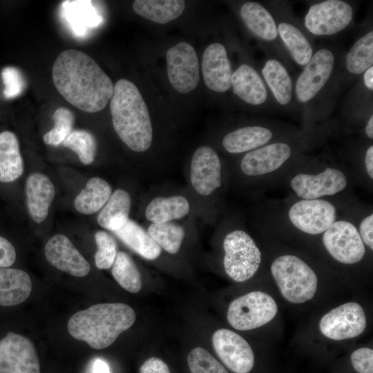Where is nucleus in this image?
I'll list each match as a JSON object with an SVG mask.
<instances>
[{
  "label": "nucleus",
  "mask_w": 373,
  "mask_h": 373,
  "mask_svg": "<svg viewBox=\"0 0 373 373\" xmlns=\"http://www.w3.org/2000/svg\"><path fill=\"white\" fill-rule=\"evenodd\" d=\"M44 254L50 264L72 276L84 277L90 272L89 263L62 234H55L47 241Z\"/></svg>",
  "instance_id": "obj_23"
},
{
  "label": "nucleus",
  "mask_w": 373,
  "mask_h": 373,
  "mask_svg": "<svg viewBox=\"0 0 373 373\" xmlns=\"http://www.w3.org/2000/svg\"><path fill=\"white\" fill-rule=\"evenodd\" d=\"M148 233L161 248L171 254L179 251L185 235L182 227L171 222L152 223Z\"/></svg>",
  "instance_id": "obj_36"
},
{
  "label": "nucleus",
  "mask_w": 373,
  "mask_h": 373,
  "mask_svg": "<svg viewBox=\"0 0 373 373\" xmlns=\"http://www.w3.org/2000/svg\"><path fill=\"white\" fill-rule=\"evenodd\" d=\"M52 119L55 122L54 126L44 134L43 140L46 144L58 146L63 143L73 131L75 116L69 109L60 107L55 111Z\"/></svg>",
  "instance_id": "obj_38"
},
{
  "label": "nucleus",
  "mask_w": 373,
  "mask_h": 373,
  "mask_svg": "<svg viewBox=\"0 0 373 373\" xmlns=\"http://www.w3.org/2000/svg\"><path fill=\"white\" fill-rule=\"evenodd\" d=\"M189 210V203L183 196L156 197L146 207L145 216L152 223L161 224L182 218Z\"/></svg>",
  "instance_id": "obj_32"
},
{
  "label": "nucleus",
  "mask_w": 373,
  "mask_h": 373,
  "mask_svg": "<svg viewBox=\"0 0 373 373\" xmlns=\"http://www.w3.org/2000/svg\"><path fill=\"white\" fill-rule=\"evenodd\" d=\"M26 193L30 217L36 223H41L55 197L53 184L46 175L33 173L27 178Z\"/></svg>",
  "instance_id": "obj_25"
},
{
  "label": "nucleus",
  "mask_w": 373,
  "mask_h": 373,
  "mask_svg": "<svg viewBox=\"0 0 373 373\" xmlns=\"http://www.w3.org/2000/svg\"><path fill=\"white\" fill-rule=\"evenodd\" d=\"M92 373H111L109 365L103 359L96 358L92 365Z\"/></svg>",
  "instance_id": "obj_48"
},
{
  "label": "nucleus",
  "mask_w": 373,
  "mask_h": 373,
  "mask_svg": "<svg viewBox=\"0 0 373 373\" xmlns=\"http://www.w3.org/2000/svg\"><path fill=\"white\" fill-rule=\"evenodd\" d=\"M359 235L363 243L373 249V214L365 218L360 224Z\"/></svg>",
  "instance_id": "obj_46"
},
{
  "label": "nucleus",
  "mask_w": 373,
  "mask_h": 373,
  "mask_svg": "<svg viewBox=\"0 0 373 373\" xmlns=\"http://www.w3.org/2000/svg\"><path fill=\"white\" fill-rule=\"evenodd\" d=\"M190 178L194 189L202 195L211 194L221 186V163L212 148L203 146L195 151Z\"/></svg>",
  "instance_id": "obj_21"
},
{
  "label": "nucleus",
  "mask_w": 373,
  "mask_h": 373,
  "mask_svg": "<svg viewBox=\"0 0 373 373\" xmlns=\"http://www.w3.org/2000/svg\"><path fill=\"white\" fill-rule=\"evenodd\" d=\"M63 145L75 151L84 164H91L95 157L97 142L93 134L84 130H74L63 142Z\"/></svg>",
  "instance_id": "obj_37"
},
{
  "label": "nucleus",
  "mask_w": 373,
  "mask_h": 373,
  "mask_svg": "<svg viewBox=\"0 0 373 373\" xmlns=\"http://www.w3.org/2000/svg\"><path fill=\"white\" fill-rule=\"evenodd\" d=\"M0 373H40L39 360L30 340L10 332L0 341Z\"/></svg>",
  "instance_id": "obj_14"
},
{
  "label": "nucleus",
  "mask_w": 373,
  "mask_h": 373,
  "mask_svg": "<svg viewBox=\"0 0 373 373\" xmlns=\"http://www.w3.org/2000/svg\"><path fill=\"white\" fill-rule=\"evenodd\" d=\"M265 6L274 19L279 37L292 61L304 67L314 52V38L294 15L289 2L267 1Z\"/></svg>",
  "instance_id": "obj_6"
},
{
  "label": "nucleus",
  "mask_w": 373,
  "mask_h": 373,
  "mask_svg": "<svg viewBox=\"0 0 373 373\" xmlns=\"http://www.w3.org/2000/svg\"><path fill=\"white\" fill-rule=\"evenodd\" d=\"M23 169L17 137L9 131L1 132L0 182H14L21 176Z\"/></svg>",
  "instance_id": "obj_29"
},
{
  "label": "nucleus",
  "mask_w": 373,
  "mask_h": 373,
  "mask_svg": "<svg viewBox=\"0 0 373 373\" xmlns=\"http://www.w3.org/2000/svg\"><path fill=\"white\" fill-rule=\"evenodd\" d=\"M32 290L29 275L21 269L0 267V305L9 307L25 301Z\"/></svg>",
  "instance_id": "obj_28"
},
{
  "label": "nucleus",
  "mask_w": 373,
  "mask_h": 373,
  "mask_svg": "<svg viewBox=\"0 0 373 373\" xmlns=\"http://www.w3.org/2000/svg\"><path fill=\"white\" fill-rule=\"evenodd\" d=\"M323 242L329 254L343 264L358 262L365 253L358 231L354 224L345 220L335 221L324 232Z\"/></svg>",
  "instance_id": "obj_13"
},
{
  "label": "nucleus",
  "mask_w": 373,
  "mask_h": 373,
  "mask_svg": "<svg viewBox=\"0 0 373 373\" xmlns=\"http://www.w3.org/2000/svg\"><path fill=\"white\" fill-rule=\"evenodd\" d=\"M271 272L283 297L289 303H304L315 295L318 278L314 270L294 255H283L271 265Z\"/></svg>",
  "instance_id": "obj_5"
},
{
  "label": "nucleus",
  "mask_w": 373,
  "mask_h": 373,
  "mask_svg": "<svg viewBox=\"0 0 373 373\" xmlns=\"http://www.w3.org/2000/svg\"><path fill=\"white\" fill-rule=\"evenodd\" d=\"M372 93L373 90L367 88L360 77L348 94L344 108L372 111Z\"/></svg>",
  "instance_id": "obj_41"
},
{
  "label": "nucleus",
  "mask_w": 373,
  "mask_h": 373,
  "mask_svg": "<svg viewBox=\"0 0 373 373\" xmlns=\"http://www.w3.org/2000/svg\"><path fill=\"white\" fill-rule=\"evenodd\" d=\"M114 129L131 150L143 152L153 140L152 124L146 102L137 86L121 79L114 85L110 102Z\"/></svg>",
  "instance_id": "obj_3"
},
{
  "label": "nucleus",
  "mask_w": 373,
  "mask_h": 373,
  "mask_svg": "<svg viewBox=\"0 0 373 373\" xmlns=\"http://www.w3.org/2000/svg\"><path fill=\"white\" fill-rule=\"evenodd\" d=\"M354 3L344 0H324L310 4L303 19L307 31L315 37L335 35L353 23Z\"/></svg>",
  "instance_id": "obj_8"
},
{
  "label": "nucleus",
  "mask_w": 373,
  "mask_h": 373,
  "mask_svg": "<svg viewBox=\"0 0 373 373\" xmlns=\"http://www.w3.org/2000/svg\"><path fill=\"white\" fill-rule=\"evenodd\" d=\"M345 52L334 45H323L314 52L294 82V97L308 119L327 115L341 96V73Z\"/></svg>",
  "instance_id": "obj_2"
},
{
  "label": "nucleus",
  "mask_w": 373,
  "mask_h": 373,
  "mask_svg": "<svg viewBox=\"0 0 373 373\" xmlns=\"http://www.w3.org/2000/svg\"><path fill=\"white\" fill-rule=\"evenodd\" d=\"M365 164L367 173L373 179V146H370L365 154Z\"/></svg>",
  "instance_id": "obj_47"
},
{
  "label": "nucleus",
  "mask_w": 373,
  "mask_h": 373,
  "mask_svg": "<svg viewBox=\"0 0 373 373\" xmlns=\"http://www.w3.org/2000/svg\"><path fill=\"white\" fill-rule=\"evenodd\" d=\"M346 186L347 178L345 174L334 168H327L317 175L298 174L291 181L292 189L303 200L334 195L342 191Z\"/></svg>",
  "instance_id": "obj_19"
},
{
  "label": "nucleus",
  "mask_w": 373,
  "mask_h": 373,
  "mask_svg": "<svg viewBox=\"0 0 373 373\" xmlns=\"http://www.w3.org/2000/svg\"><path fill=\"white\" fill-rule=\"evenodd\" d=\"M184 8L185 1L180 0H136L133 3V8L138 15L161 24L177 19Z\"/></svg>",
  "instance_id": "obj_33"
},
{
  "label": "nucleus",
  "mask_w": 373,
  "mask_h": 373,
  "mask_svg": "<svg viewBox=\"0 0 373 373\" xmlns=\"http://www.w3.org/2000/svg\"><path fill=\"white\" fill-rule=\"evenodd\" d=\"M166 59L171 86L181 93L194 90L200 79L198 59L194 48L186 42H180L167 50Z\"/></svg>",
  "instance_id": "obj_15"
},
{
  "label": "nucleus",
  "mask_w": 373,
  "mask_h": 373,
  "mask_svg": "<svg viewBox=\"0 0 373 373\" xmlns=\"http://www.w3.org/2000/svg\"><path fill=\"white\" fill-rule=\"evenodd\" d=\"M260 74L278 108L287 111H298L294 97V81L280 61L266 56Z\"/></svg>",
  "instance_id": "obj_20"
},
{
  "label": "nucleus",
  "mask_w": 373,
  "mask_h": 373,
  "mask_svg": "<svg viewBox=\"0 0 373 373\" xmlns=\"http://www.w3.org/2000/svg\"><path fill=\"white\" fill-rule=\"evenodd\" d=\"M93 1H64L61 3V14L73 33L84 37L90 29L101 25L103 18L93 6Z\"/></svg>",
  "instance_id": "obj_27"
},
{
  "label": "nucleus",
  "mask_w": 373,
  "mask_h": 373,
  "mask_svg": "<svg viewBox=\"0 0 373 373\" xmlns=\"http://www.w3.org/2000/svg\"><path fill=\"white\" fill-rule=\"evenodd\" d=\"M212 343L218 357L234 373H249L253 369L254 352L240 335L228 329H219L213 334Z\"/></svg>",
  "instance_id": "obj_17"
},
{
  "label": "nucleus",
  "mask_w": 373,
  "mask_h": 373,
  "mask_svg": "<svg viewBox=\"0 0 373 373\" xmlns=\"http://www.w3.org/2000/svg\"><path fill=\"white\" fill-rule=\"evenodd\" d=\"M111 194V187L106 180L97 177L92 178L76 196L75 208L82 214L94 213L102 209Z\"/></svg>",
  "instance_id": "obj_34"
},
{
  "label": "nucleus",
  "mask_w": 373,
  "mask_h": 373,
  "mask_svg": "<svg viewBox=\"0 0 373 373\" xmlns=\"http://www.w3.org/2000/svg\"><path fill=\"white\" fill-rule=\"evenodd\" d=\"M53 84L70 104L86 113L103 110L111 100L114 85L109 77L86 53L68 49L55 59Z\"/></svg>",
  "instance_id": "obj_1"
},
{
  "label": "nucleus",
  "mask_w": 373,
  "mask_h": 373,
  "mask_svg": "<svg viewBox=\"0 0 373 373\" xmlns=\"http://www.w3.org/2000/svg\"><path fill=\"white\" fill-rule=\"evenodd\" d=\"M205 85L211 90L223 93L231 87L232 68L226 48L213 43L204 50L202 61Z\"/></svg>",
  "instance_id": "obj_24"
},
{
  "label": "nucleus",
  "mask_w": 373,
  "mask_h": 373,
  "mask_svg": "<svg viewBox=\"0 0 373 373\" xmlns=\"http://www.w3.org/2000/svg\"><path fill=\"white\" fill-rule=\"evenodd\" d=\"M288 216L294 226L301 231L317 235L324 233L336 221V210L327 200H303L291 207Z\"/></svg>",
  "instance_id": "obj_16"
},
{
  "label": "nucleus",
  "mask_w": 373,
  "mask_h": 373,
  "mask_svg": "<svg viewBox=\"0 0 373 373\" xmlns=\"http://www.w3.org/2000/svg\"><path fill=\"white\" fill-rule=\"evenodd\" d=\"M277 312V304L270 295L255 291L234 299L229 306L227 318L234 329L247 331L269 323Z\"/></svg>",
  "instance_id": "obj_10"
},
{
  "label": "nucleus",
  "mask_w": 373,
  "mask_h": 373,
  "mask_svg": "<svg viewBox=\"0 0 373 373\" xmlns=\"http://www.w3.org/2000/svg\"><path fill=\"white\" fill-rule=\"evenodd\" d=\"M367 325L361 305L354 302L342 304L325 314L319 321V329L327 338L343 341L361 335Z\"/></svg>",
  "instance_id": "obj_11"
},
{
  "label": "nucleus",
  "mask_w": 373,
  "mask_h": 373,
  "mask_svg": "<svg viewBox=\"0 0 373 373\" xmlns=\"http://www.w3.org/2000/svg\"><path fill=\"white\" fill-rule=\"evenodd\" d=\"M113 232L126 246L146 260H155L161 254L162 248L149 233L130 219L121 229Z\"/></svg>",
  "instance_id": "obj_30"
},
{
  "label": "nucleus",
  "mask_w": 373,
  "mask_h": 373,
  "mask_svg": "<svg viewBox=\"0 0 373 373\" xmlns=\"http://www.w3.org/2000/svg\"><path fill=\"white\" fill-rule=\"evenodd\" d=\"M274 136V131L266 125H248L226 134L222 144L227 152L240 153L268 144Z\"/></svg>",
  "instance_id": "obj_26"
},
{
  "label": "nucleus",
  "mask_w": 373,
  "mask_h": 373,
  "mask_svg": "<svg viewBox=\"0 0 373 373\" xmlns=\"http://www.w3.org/2000/svg\"><path fill=\"white\" fill-rule=\"evenodd\" d=\"M136 318L134 310L124 303H99L74 314L68 331L75 338L95 350L110 346Z\"/></svg>",
  "instance_id": "obj_4"
},
{
  "label": "nucleus",
  "mask_w": 373,
  "mask_h": 373,
  "mask_svg": "<svg viewBox=\"0 0 373 373\" xmlns=\"http://www.w3.org/2000/svg\"><path fill=\"white\" fill-rule=\"evenodd\" d=\"M373 66V29L367 22L350 50L345 53L340 78L341 94Z\"/></svg>",
  "instance_id": "obj_18"
},
{
  "label": "nucleus",
  "mask_w": 373,
  "mask_h": 373,
  "mask_svg": "<svg viewBox=\"0 0 373 373\" xmlns=\"http://www.w3.org/2000/svg\"><path fill=\"white\" fill-rule=\"evenodd\" d=\"M191 373H229L208 351L201 347L193 349L187 356Z\"/></svg>",
  "instance_id": "obj_39"
},
{
  "label": "nucleus",
  "mask_w": 373,
  "mask_h": 373,
  "mask_svg": "<svg viewBox=\"0 0 373 373\" xmlns=\"http://www.w3.org/2000/svg\"><path fill=\"white\" fill-rule=\"evenodd\" d=\"M231 84L233 94L252 108L264 111L278 108L260 71L250 63L242 62L232 72Z\"/></svg>",
  "instance_id": "obj_12"
},
{
  "label": "nucleus",
  "mask_w": 373,
  "mask_h": 373,
  "mask_svg": "<svg viewBox=\"0 0 373 373\" xmlns=\"http://www.w3.org/2000/svg\"><path fill=\"white\" fill-rule=\"evenodd\" d=\"M140 373H170V370L166 363L162 359L151 357L141 365Z\"/></svg>",
  "instance_id": "obj_45"
},
{
  "label": "nucleus",
  "mask_w": 373,
  "mask_h": 373,
  "mask_svg": "<svg viewBox=\"0 0 373 373\" xmlns=\"http://www.w3.org/2000/svg\"><path fill=\"white\" fill-rule=\"evenodd\" d=\"M4 85L3 95L6 99L19 96L25 88V81L20 70L15 67L8 66L1 73Z\"/></svg>",
  "instance_id": "obj_42"
},
{
  "label": "nucleus",
  "mask_w": 373,
  "mask_h": 373,
  "mask_svg": "<svg viewBox=\"0 0 373 373\" xmlns=\"http://www.w3.org/2000/svg\"><path fill=\"white\" fill-rule=\"evenodd\" d=\"M239 14L243 24L257 39L266 56L280 61L289 71H295L293 61L278 33L274 19L265 5L256 1L244 2Z\"/></svg>",
  "instance_id": "obj_7"
},
{
  "label": "nucleus",
  "mask_w": 373,
  "mask_h": 373,
  "mask_svg": "<svg viewBox=\"0 0 373 373\" xmlns=\"http://www.w3.org/2000/svg\"><path fill=\"white\" fill-rule=\"evenodd\" d=\"M16 260V251L12 243L0 236V267H9Z\"/></svg>",
  "instance_id": "obj_44"
},
{
  "label": "nucleus",
  "mask_w": 373,
  "mask_h": 373,
  "mask_svg": "<svg viewBox=\"0 0 373 373\" xmlns=\"http://www.w3.org/2000/svg\"><path fill=\"white\" fill-rule=\"evenodd\" d=\"M354 369L358 373H373V350L361 347L354 350L350 356Z\"/></svg>",
  "instance_id": "obj_43"
},
{
  "label": "nucleus",
  "mask_w": 373,
  "mask_h": 373,
  "mask_svg": "<svg viewBox=\"0 0 373 373\" xmlns=\"http://www.w3.org/2000/svg\"><path fill=\"white\" fill-rule=\"evenodd\" d=\"M224 268L236 282H244L254 276L261 262V253L254 240L245 231L229 233L223 242Z\"/></svg>",
  "instance_id": "obj_9"
},
{
  "label": "nucleus",
  "mask_w": 373,
  "mask_h": 373,
  "mask_svg": "<svg viewBox=\"0 0 373 373\" xmlns=\"http://www.w3.org/2000/svg\"><path fill=\"white\" fill-rule=\"evenodd\" d=\"M111 273L119 285L131 293L138 292L142 287V279L133 260L125 252L117 254L112 265Z\"/></svg>",
  "instance_id": "obj_35"
},
{
  "label": "nucleus",
  "mask_w": 373,
  "mask_h": 373,
  "mask_svg": "<svg viewBox=\"0 0 373 373\" xmlns=\"http://www.w3.org/2000/svg\"><path fill=\"white\" fill-rule=\"evenodd\" d=\"M97 250L95 254V262L99 269L111 268L117 256V244L110 234L98 231L95 234Z\"/></svg>",
  "instance_id": "obj_40"
},
{
  "label": "nucleus",
  "mask_w": 373,
  "mask_h": 373,
  "mask_svg": "<svg viewBox=\"0 0 373 373\" xmlns=\"http://www.w3.org/2000/svg\"><path fill=\"white\" fill-rule=\"evenodd\" d=\"M131 205L129 194L123 189L115 190L98 214V224L112 231L121 229L128 220Z\"/></svg>",
  "instance_id": "obj_31"
},
{
  "label": "nucleus",
  "mask_w": 373,
  "mask_h": 373,
  "mask_svg": "<svg viewBox=\"0 0 373 373\" xmlns=\"http://www.w3.org/2000/svg\"><path fill=\"white\" fill-rule=\"evenodd\" d=\"M293 153V146L287 142H271L247 153L240 162L242 171L249 176L269 173L279 169Z\"/></svg>",
  "instance_id": "obj_22"
},
{
  "label": "nucleus",
  "mask_w": 373,
  "mask_h": 373,
  "mask_svg": "<svg viewBox=\"0 0 373 373\" xmlns=\"http://www.w3.org/2000/svg\"><path fill=\"white\" fill-rule=\"evenodd\" d=\"M365 133L371 140L373 138V115H370L365 126Z\"/></svg>",
  "instance_id": "obj_49"
}]
</instances>
